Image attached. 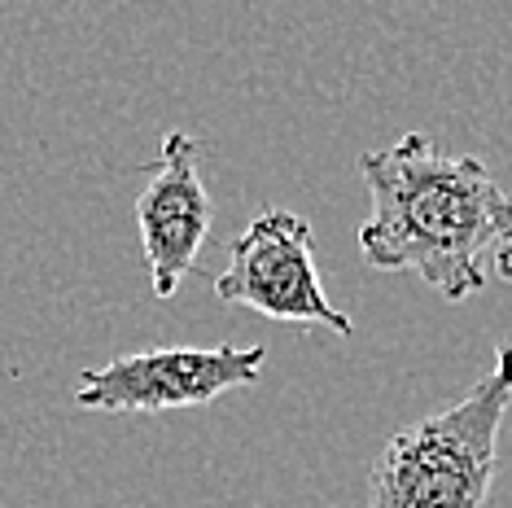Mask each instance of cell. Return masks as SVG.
<instances>
[{
  "instance_id": "6",
  "label": "cell",
  "mask_w": 512,
  "mask_h": 508,
  "mask_svg": "<svg viewBox=\"0 0 512 508\" xmlns=\"http://www.w3.org/2000/svg\"><path fill=\"white\" fill-rule=\"evenodd\" d=\"M495 272L504 276V281H512V246H508V250H499V259H495Z\"/></svg>"
},
{
  "instance_id": "3",
  "label": "cell",
  "mask_w": 512,
  "mask_h": 508,
  "mask_svg": "<svg viewBox=\"0 0 512 508\" xmlns=\"http://www.w3.org/2000/svg\"><path fill=\"white\" fill-rule=\"evenodd\" d=\"M263 346H149L84 368L75 386V403L110 417H154L171 408L224 399L263 377Z\"/></svg>"
},
{
  "instance_id": "1",
  "label": "cell",
  "mask_w": 512,
  "mask_h": 508,
  "mask_svg": "<svg viewBox=\"0 0 512 508\" xmlns=\"http://www.w3.org/2000/svg\"><path fill=\"white\" fill-rule=\"evenodd\" d=\"M359 176L372 202L359 228L368 268L416 272L442 298L464 303L512 246V193L482 158L447 154L425 132H407L359 158Z\"/></svg>"
},
{
  "instance_id": "5",
  "label": "cell",
  "mask_w": 512,
  "mask_h": 508,
  "mask_svg": "<svg viewBox=\"0 0 512 508\" xmlns=\"http://www.w3.org/2000/svg\"><path fill=\"white\" fill-rule=\"evenodd\" d=\"M136 228H141L145 268L158 298H171L197 268V254L211 233V193L202 180V145L189 132L162 136L158 158L145 167L136 193Z\"/></svg>"
},
{
  "instance_id": "2",
  "label": "cell",
  "mask_w": 512,
  "mask_h": 508,
  "mask_svg": "<svg viewBox=\"0 0 512 508\" xmlns=\"http://www.w3.org/2000/svg\"><path fill=\"white\" fill-rule=\"evenodd\" d=\"M512 403V342L464 399L381 447L368 508H491L499 430Z\"/></svg>"
},
{
  "instance_id": "4",
  "label": "cell",
  "mask_w": 512,
  "mask_h": 508,
  "mask_svg": "<svg viewBox=\"0 0 512 508\" xmlns=\"http://www.w3.org/2000/svg\"><path fill=\"white\" fill-rule=\"evenodd\" d=\"M215 298L289 325H324L333 333L355 329V320L342 316L324 294L311 224L285 206H267L232 237L228 268L215 276Z\"/></svg>"
}]
</instances>
